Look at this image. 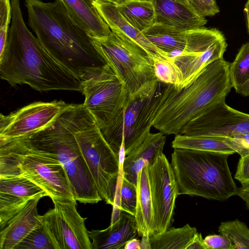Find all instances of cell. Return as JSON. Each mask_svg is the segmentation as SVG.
Masks as SVG:
<instances>
[{
    "label": "cell",
    "instance_id": "cell-18",
    "mask_svg": "<svg viewBox=\"0 0 249 249\" xmlns=\"http://www.w3.org/2000/svg\"><path fill=\"white\" fill-rule=\"evenodd\" d=\"M88 234L92 249H124L138 234L135 216L121 211L119 217L107 229L92 230Z\"/></svg>",
    "mask_w": 249,
    "mask_h": 249
},
{
    "label": "cell",
    "instance_id": "cell-40",
    "mask_svg": "<svg viewBox=\"0 0 249 249\" xmlns=\"http://www.w3.org/2000/svg\"><path fill=\"white\" fill-rule=\"evenodd\" d=\"M213 13V16L219 12V9L215 0H199Z\"/></svg>",
    "mask_w": 249,
    "mask_h": 249
},
{
    "label": "cell",
    "instance_id": "cell-45",
    "mask_svg": "<svg viewBox=\"0 0 249 249\" xmlns=\"http://www.w3.org/2000/svg\"><path fill=\"white\" fill-rule=\"evenodd\" d=\"M106 1H108L114 3H116V4H118L123 1H124L125 0H104Z\"/></svg>",
    "mask_w": 249,
    "mask_h": 249
},
{
    "label": "cell",
    "instance_id": "cell-3",
    "mask_svg": "<svg viewBox=\"0 0 249 249\" xmlns=\"http://www.w3.org/2000/svg\"><path fill=\"white\" fill-rule=\"evenodd\" d=\"M230 64L223 58L210 63L182 88L166 84L152 126L176 135L187 122L225 100L232 88Z\"/></svg>",
    "mask_w": 249,
    "mask_h": 249
},
{
    "label": "cell",
    "instance_id": "cell-26",
    "mask_svg": "<svg viewBox=\"0 0 249 249\" xmlns=\"http://www.w3.org/2000/svg\"><path fill=\"white\" fill-rule=\"evenodd\" d=\"M197 230L188 224L181 228H169L164 232L150 235L151 249H187Z\"/></svg>",
    "mask_w": 249,
    "mask_h": 249
},
{
    "label": "cell",
    "instance_id": "cell-16",
    "mask_svg": "<svg viewBox=\"0 0 249 249\" xmlns=\"http://www.w3.org/2000/svg\"><path fill=\"white\" fill-rule=\"evenodd\" d=\"M44 196L40 195L31 199L0 230V249H15L30 232L42 225L41 215L37 213V206Z\"/></svg>",
    "mask_w": 249,
    "mask_h": 249
},
{
    "label": "cell",
    "instance_id": "cell-42",
    "mask_svg": "<svg viewBox=\"0 0 249 249\" xmlns=\"http://www.w3.org/2000/svg\"><path fill=\"white\" fill-rule=\"evenodd\" d=\"M124 249H141V241L136 238H133L126 243Z\"/></svg>",
    "mask_w": 249,
    "mask_h": 249
},
{
    "label": "cell",
    "instance_id": "cell-38",
    "mask_svg": "<svg viewBox=\"0 0 249 249\" xmlns=\"http://www.w3.org/2000/svg\"><path fill=\"white\" fill-rule=\"evenodd\" d=\"M245 202L246 207L249 209V183H241V186L238 188L237 195Z\"/></svg>",
    "mask_w": 249,
    "mask_h": 249
},
{
    "label": "cell",
    "instance_id": "cell-23",
    "mask_svg": "<svg viewBox=\"0 0 249 249\" xmlns=\"http://www.w3.org/2000/svg\"><path fill=\"white\" fill-rule=\"evenodd\" d=\"M143 34L171 58L178 55L184 50L189 40L191 30H180L155 23Z\"/></svg>",
    "mask_w": 249,
    "mask_h": 249
},
{
    "label": "cell",
    "instance_id": "cell-25",
    "mask_svg": "<svg viewBox=\"0 0 249 249\" xmlns=\"http://www.w3.org/2000/svg\"><path fill=\"white\" fill-rule=\"evenodd\" d=\"M116 6L123 18L142 33L155 23L156 14L152 0H125Z\"/></svg>",
    "mask_w": 249,
    "mask_h": 249
},
{
    "label": "cell",
    "instance_id": "cell-24",
    "mask_svg": "<svg viewBox=\"0 0 249 249\" xmlns=\"http://www.w3.org/2000/svg\"><path fill=\"white\" fill-rule=\"evenodd\" d=\"M174 148H185L198 150L228 153L230 155L239 152V147L232 137L188 136L176 135L172 142Z\"/></svg>",
    "mask_w": 249,
    "mask_h": 249
},
{
    "label": "cell",
    "instance_id": "cell-7",
    "mask_svg": "<svg viewBox=\"0 0 249 249\" xmlns=\"http://www.w3.org/2000/svg\"><path fill=\"white\" fill-rule=\"evenodd\" d=\"M23 176L51 198L74 199L62 164L52 154L27 146L20 139L0 140V178Z\"/></svg>",
    "mask_w": 249,
    "mask_h": 249
},
{
    "label": "cell",
    "instance_id": "cell-44",
    "mask_svg": "<svg viewBox=\"0 0 249 249\" xmlns=\"http://www.w3.org/2000/svg\"><path fill=\"white\" fill-rule=\"evenodd\" d=\"M244 10L246 14L247 29L249 33V0L246 2Z\"/></svg>",
    "mask_w": 249,
    "mask_h": 249
},
{
    "label": "cell",
    "instance_id": "cell-33",
    "mask_svg": "<svg viewBox=\"0 0 249 249\" xmlns=\"http://www.w3.org/2000/svg\"><path fill=\"white\" fill-rule=\"evenodd\" d=\"M137 196V186L122 176L120 188V210L135 216Z\"/></svg>",
    "mask_w": 249,
    "mask_h": 249
},
{
    "label": "cell",
    "instance_id": "cell-30",
    "mask_svg": "<svg viewBox=\"0 0 249 249\" xmlns=\"http://www.w3.org/2000/svg\"><path fill=\"white\" fill-rule=\"evenodd\" d=\"M30 200L0 193V227L2 230L7 223L27 205Z\"/></svg>",
    "mask_w": 249,
    "mask_h": 249
},
{
    "label": "cell",
    "instance_id": "cell-39",
    "mask_svg": "<svg viewBox=\"0 0 249 249\" xmlns=\"http://www.w3.org/2000/svg\"><path fill=\"white\" fill-rule=\"evenodd\" d=\"M187 249H207L200 233L196 232L194 239Z\"/></svg>",
    "mask_w": 249,
    "mask_h": 249
},
{
    "label": "cell",
    "instance_id": "cell-37",
    "mask_svg": "<svg viewBox=\"0 0 249 249\" xmlns=\"http://www.w3.org/2000/svg\"><path fill=\"white\" fill-rule=\"evenodd\" d=\"M195 11L202 17L213 16L211 11L199 0H176Z\"/></svg>",
    "mask_w": 249,
    "mask_h": 249
},
{
    "label": "cell",
    "instance_id": "cell-12",
    "mask_svg": "<svg viewBox=\"0 0 249 249\" xmlns=\"http://www.w3.org/2000/svg\"><path fill=\"white\" fill-rule=\"evenodd\" d=\"M72 104L62 100L35 102L7 115H0V139L22 138L54 123Z\"/></svg>",
    "mask_w": 249,
    "mask_h": 249
},
{
    "label": "cell",
    "instance_id": "cell-11",
    "mask_svg": "<svg viewBox=\"0 0 249 249\" xmlns=\"http://www.w3.org/2000/svg\"><path fill=\"white\" fill-rule=\"evenodd\" d=\"M54 204L41 215L42 225L54 249H92L83 218L76 209V201L71 198H51Z\"/></svg>",
    "mask_w": 249,
    "mask_h": 249
},
{
    "label": "cell",
    "instance_id": "cell-13",
    "mask_svg": "<svg viewBox=\"0 0 249 249\" xmlns=\"http://www.w3.org/2000/svg\"><path fill=\"white\" fill-rule=\"evenodd\" d=\"M247 133H249V114L231 108L223 100L187 122L178 134L232 137Z\"/></svg>",
    "mask_w": 249,
    "mask_h": 249
},
{
    "label": "cell",
    "instance_id": "cell-32",
    "mask_svg": "<svg viewBox=\"0 0 249 249\" xmlns=\"http://www.w3.org/2000/svg\"><path fill=\"white\" fill-rule=\"evenodd\" d=\"M15 249H54L42 225L30 232Z\"/></svg>",
    "mask_w": 249,
    "mask_h": 249
},
{
    "label": "cell",
    "instance_id": "cell-9",
    "mask_svg": "<svg viewBox=\"0 0 249 249\" xmlns=\"http://www.w3.org/2000/svg\"><path fill=\"white\" fill-rule=\"evenodd\" d=\"M94 44L128 94L155 78L153 60L135 42L117 33L92 37Z\"/></svg>",
    "mask_w": 249,
    "mask_h": 249
},
{
    "label": "cell",
    "instance_id": "cell-28",
    "mask_svg": "<svg viewBox=\"0 0 249 249\" xmlns=\"http://www.w3.org/2000/svg\"><path fill=\"white\" fill-rule=\"evenodd\" d=\"M229 73L232 87L237 92L249 79V41L242 45L230 64Z\"/></svg>",
    "mask_w": 249,
    "mask_h": 249
},
{
    "label": "cell",
    "instance_id": "cell-6",
    "mask_svg": "<svg viewBox=\"0 0 249 249\" xmlns=\"http://www.w3.org/2000/svg\"><path fill=\"white\" fill-rule=\"evenodd\" d=\"M69 123L98 194L114 205L121 164L118 155L105 139L84 104H71L67 110Z\"/></svg>",
    "mask_w": 249,
    "mask_h": 249
},
{
    "label": "cell",
    "instance_id": "cell-21",
    "mask_svg": "<svg viewBox=\"0 0 249 249\" xmlns=\"http://www.w3.org/2000/svg\"><path fill=\"white\" fill-rule=\"evenodd\" d=\"M137 204L135 217L138 234H156L155 220L148 175V165L139 172L137 181Z\"/></svg>",
    "mask_w": 249,
    "mask_h": 249
},
{
    "label": "cell",
    "instance_id": "cell-14",
    "mask_svg": "<svg viewBox=\"0 0 249 249\" xmlns=\"http://www.w3.org/2000/svg\"><path fill=\"white\" fill-rule=\"evenodd\" d=\"M148 175L156 234L161 233L174 222L178 187L171 163L163 153L154 163L148 165Z\"/></svg>",
    "mask_w": 249,
    "mask_h": 249
},
{
    "label": "cell",
    "instance_id": "cell-46",
    "mask_svg": "<svg viewBox=\"0 0 249 249\" xmlns=\"http://www.w3.org/2000/svg\"></svg>",
    "mask_w": 249,
    "mask_h": 249
},
{
    "label": "cell",
    "instance_id": "cell-36",
    "mask_svg": "<svg viewBox=\"0 0 249 249\" xmlns=\"http://www.w3.org/2000/svg\"><path fill=\"white\" fill-rule=\"evenodd\" d=\"M234 178L240 183H249V153L239 160Z\"/></svg>",
    "mask_w": 249,
    "mask_h": 249
},
{
    "label": "cell",
    "instance_id": "cell-5",
    "mask_svg": "<svg viewBox=\"0 0 249 249\" xmlns=\"http://www.w3.org/2000/svg\"><path fill=\"white\" fill-rule=\"evenodd\" d=\"M68 109L52 124L19 139L27 146L49 153L58 160L65 170L76 201L97 203L102 199L71 127Z\"/></svg>",
    "mask_w": 249,
    "mask_h": 249
},
{
    "label": "cell",
    "instance_id": "cell-2",
    "mask_svg": "<svg viewBox=\"0 0 249 249\" xmlns=\"http://www.w3.org/2000/svg\"><path fill=\"white\" fill-rule=\"evenodd\" d=\"M28 24L40 44L77 78L107 64L92 36L68 12L60 0L46 3L25 0Z\"/></svg>",
    "mask_w": 249,
    "mask_h": 249
},
{
    "label": "cell",
    "instance_id": "cell-22",
    "mask_svg": "<svg viewBox=\"0 0 249 249\" xmlns=\"http://www.w3.org/2000/svg\"><path fill=\"white\" fill-rule=\"evenodd\" d=\"M76 20L92 37L108 35L111 30L94 5L95 0H60Z\"/></svg>",
    "mask_w": 249,
    "mask_h": 249
},
{
    "label": "cell",
    "instance_id": "cell-8",
    "mask_svg": "<svg viewBox=\"0 0 249 249\" xmlns=\"http://www.w3.org/2000/svg\"><path fill=\"white\" fill-rule=\"evenodd\" d=\"M165 85L155 78L128 94L124 106L101 131L118 155L124 142L126 156L150 134Z\"/></svg>",
    "mask_w": 249,
    "mask_h": 249
},
{
    "label": "cell",
    "instance_id": "cell-29",
    "mask_svg": "<svg viewBox=\"0 0 249 249\" xmlns=\"http://www.w3.org/2000/svg\"><path fill=\"white\" fill-rule=\"evenodd\" d=\"M218 229L229 238L235 249H249V228L245 223L238 219L222 222Z\"/></svg>",
    "mask_w": 249,
    "mask_h": 249
},
{
    "label": "cell",
    "instance_id": "cell-17",
    "mask_svg": "<svg viewBox=\"0 0 249 249\" xmlns=\"http://www.w3.org/2000/svg\"><path fill=\"white\" fill-rule=\"evenodd\" d=\"M228 44L226 38L205 51L180 53L170 59L177 72L178 87L182 88L191 83L210 63L223 58Z\"/></svg>",
    "mask_w": 249,
    "mask_h": 249
},
{
    "label": "cell",
    "instance_id": "cell-19",
    "mask_svg": "<svg viewBox=\"0 0 249 249\" xmlns=\"http://www.w3.org/2000/svg\"><path fill=\"white\" fill-rule=\"evenodd\" d=\"M155 23L188 31L203 27L208 20L195 11L176 0H152Z\"/></svg>",
    "mask_w": 249,
    "mask_h": 249
},
{
    "label": "cell",
    "instance_id": "cell-10",
    "mask_svg": "<svg viewBox=\"0 0 249 249\" xmlns=\"http://www.w3.org/2000/svg\"><path fill=\"white\" fill-rule=\"evenodd\" d=\"M80 80L84 106L102 131L124 106L128 93L107 64L86 72Z\"/></svg>",
    "mask_w": 249,
    "mask_h": 249
},
{
    "label": "cell",
    "instance_id": "cell-15",
    "mask_svg": "<svg viewBox=\"0 0 249 249\" xmlns=\"http://www.w3.org/2000/svg\"><path fill=\"white\" fill-rule=\"evenodd\" d=\"M93 4L111 31L119 34L136 43L153 60L157 58L170 59L168 54L155 46L143 33L132 26L123 18L117 9L116 3L104 0H95Z\"/></svg>",
    "mask_w": 249,
    "mask_h": 249
},
{
    "label": "cell",
    "instance_id": "cell-1",
    "mask_svg": "<svg viewBox=\"0 0 249 249\" xmlns=\"http://www.w3.org/2000/svg\"><path fill=\"white\" fill-rule=\"evenodd\" d=\"M12 24L0 53V76L11 85H28L39 91L81 92L80 80L55 60L27 28L19 0H11Z\"/></svg>",
    "mask_w": 249,
    "mask_h": 249
},
{
    "label": "cell",
    "instance_id": "cell-41",
    "mask_svg": "<svg viewBox=\"0 0 249 249\" xmlns=\"http://www.w3.org/2000/svg\"><path fill=\"white\" fill-rule=\"evenodd\" d=\"M141 249H151L150 242V234L144 233L142 236Z\"/></svg>",
    "mask_w": 249,
    "mask_h": 249
},
{
    "label": "cell",
    "instance_id": "cell-34",
    "mask_svg": "<svg viewBox=\"0 0 249 249\" xmlns=\"http://www.w3.org/2000/svg\"><path fill=\"white\" fill-rule=\"evenodd\" d=\"M12 19V7L10 0H0V53L5 47L9 24Z\"/></svg>",
    "mask_w": 249,
    "mask_h": 249
},
{
    "label": "cell",
    "instance_id": "cell-35",
    "mask_svg": "<svg viewBox=\"0 0 249 249\" xmlns=\"http://www.w3.org/2000/svg\"><path fill=\"white\" fill-rule=\"evenodd\" d=\"M207 249H235L229 238L223 234L209 235L204 239Z\"/></svg>",
    "mask_w": 249,
    "mask_h": 249
},
{
    "label": "cell",
    "instance_id": "cell-31",
    "mask_svg": "<svg viewBox=\"0 0 249 249\" xmlns=\"http://www.w3.org/2000/svg\"><path fill=\"white\" fill-rule=\"evenodd\" d=\"M153 69L156 79L166 85H178L176 68L170 59L157 58L153 59Z\"/></svg>",
    "mask_w": 249,
    "mask_h": 249
},
{
    "label": "cell",
    "instance_id": "cell-43",
    "mask_svg": "<svg viewBox=\"0 0 249 249\" xmlns=\"http://www.w3.org/2000/svg\"><path fill=\"white\" fill-rule=\"evenodd\" d=\"M237 93L244 96H249V80L240 88Z\"/></svg>",
    "mask_w": 249,
    "mask_h": 249
},
{
    "label": "cell",
    "instance_id": "cell-27",
    "mask_svg": "<svg viewBox=\"0 0 249 249\" xmlns=\"http://www.w3.org/2000/svg\"><path fill=\"white\" fill-rule=\"evenodd\" d=\"M0 193L29 200L40 195L47 196L41 187L21 176L0 178Z\"/></svg>",
    "mask_w": 249,
    "mask_h": 249
},
{
    "label": "cell",
    "instance_id": "cell-4",
    "mask_svg": "<svg viewBox=\"0 0 249 249\" xmlns=\"http://www.w3.org/2000/svg\"><path fill=\"white\" fill-rule=\"evenodd\" d=\"M229 154L174 148L171 165L178 194L225 201L237 195L238 187L228 165Z\"/></svg>",
    "mask_w": 249,
    "mask_h": 249
},
{
    "label": "cell",
    "instance_id": "cell-20",
    "mask_svg": "<svg viewBox=\"0 0 249 249\" xmlns=\"http://www.w3.org/2000/svg\"><path fill=\"white\" fill-rule=\"evenodd\" d=\"M166 138L165 134L160 131L150 133L140 146L124 158L123 176L137 186L139 172L144 166L154 163L163 153Z\"/></svg>",
    "mask_w": 249,
    "mask_h": 249
}]
</instances>
